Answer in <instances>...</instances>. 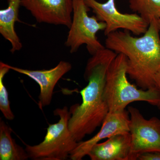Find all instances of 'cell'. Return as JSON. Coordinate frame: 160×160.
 I'll return each instance as SVG.
<instances>
[{"mask_svg":"<svg viewBox=\"0 0 160 160\" xmlns=\"http://www.w3.org/2000/svg\"><path fill=\"white\" fill-rule=\"evenodd\" d=\"M117 53L107 48L92 55L86 65L84 77L87 86L80 91L82 103L72 106L69 127L78 142L102 126L109 110L104 97L106 76Z\"/></svg>","mask_w":160,"mask_h":160,"instance_id":"cell-1","label":"cell"},{"mask_svg":"<svg viewBox=\"0 0 160 160\" xmlns=\"http://www.w3.org/2000/svg\"><path fill=\"white\" fill-rule=\"evenodd\" d=\"M160 32L158 20L149 22L142 36L117 30L106 36L105 47L127 59V74L141 89L155 87L154 78L160 70Z\"/></svg>","mask_w":160,"mask_h":160,"instance_id":"cell-2","label":"cell"},{"mask_svg":"<svg viewBox=\"0 0 160 160\" xmlns=\"http://www.w3.org/2000/svg\"><path fill=\"white\" fill-rule=\"evenodd\" d=\"M127 68V59L122 53L118 54L109 66L104 91L109 112H122L130 103L135 102H146L157 106L160 99L157 88L138 89L128 80Z\"/></svg>","mask_w":160,"mask_h":160,"instance_id":"cell-3","label":"cell"},{"mask_svg":"<svg viewBox=\"0 0 160 160\" xmlns=\"http://www.w3.org/2000/svg\"><path fill=\"white\" fill-rule=\"evenodd\" d=\"M53 113L60 119L58 122L49 125L43 142L32 146L25 144V149L32 160H66L77 146L78 142L69 129L71 113L67 106L56 109Z\"/></svg>","mask_w":160,"mask_h":160,"instance_id":"cell-4","label":"cell"},{"mask_svg":"<svg viewBox=\"0 0 160 160\" xmlns=\"http://www.w3.org/2000/svg\"><path fill=\"white\" fill-rule=\"evenodd\" d=\"M89 10L85 0H73L72 21L65 42L70 53L76 52L83 45H86L91 55L105 48L98 40L96 34L105 30L106 23L98 21L95 16L89 17Z\"/></svg>","mask_w":160,"mask_h":160,"instance_id":"cell-5","label":"cell"},{"mask_svg":"<svg viewBox=\"0 0 160 160\" xmlns=\"http://www.w3.org/2000/svg\"><path fill=\"white\" fill-rule=\"evenodd\" d=\"M98 21L106 25L104 34L107 36L119 29H124L135 35L143 34L148 29L149 23L137 13H123L118 10L115 0H107L101 3L96 0H85Z\"/></svg>","mask_w":160,"mask_h":160,"instance_id":"cell-6","label":"cell"},{"mask_svg":"<svg viewBox=\"0 0 160 160\" xmlns=\"http://www.w3.org/2000/svg\"><path fill=\"white\" fill-rule=\"evenodd\" d=\"M129 133L131 135L132 160L146 152H160V119L152 117L146 119L139 110L129 106Z\"/></svg>","mask_w":160,"mask_h":160,"instance_id":"cell-7","label":"cell"},{"mask_svg":"<svg viewBox=\"0 0 160 160\" xmlns=\"http://www.w3.org/2000/svg\"><path fill=\"white\" fill-rule=\"evenodd\" d=\"M21 6L30 12L37 22L69 28L73 0H21Z\"/></svg>","mask_w":160,"mask_h":160,"instance_id":"cell-8","label":"cell"},{"mask_svg":"<svg viewBox=\"0 0 160 160\" xmlns=\"http://www.w3.org/2000/svg\"><path fill=\"white\" fill-rule=\"evenodd\" d=\"M129 112L126 111L120 113L109 112L97 134L90 139L78 143L69 155L70 159L82 160L100 141L115 135L129 132Z\"/></svg>","mask_w":160,"mask_h":160,"instance_id":"cell-9","label":"cell"},{"mask_svg":"<svg viewBox=\"0 0 160 160\" xmlns=\"http://www.w3.org/2000/svg\"><path fill=\"white\" fill-rule=\"evenodd\" d=\"M7 66L10 70L27 76L39 85L40 93L38 105L41 109L50 105L55 86L60 79L72 69L71 64L65 61H61L54 68L42 70L22 69L8 64Z\"/></svg>","mask_w":160,"mask_h":160,"instance_id":"cell-10","label":"cell"},{"mask_svg":"<svg viewBox=\"0 0 160 160\" xmlns=\"http://www.w3.org/2000/svg\"><path fill=\"white\" fill-rule=\"evenodd\" d=\"M129 132L112 136L95 145L88 155L91 160H132Z\"/></svg>","mask_w":160,"mask_h":160,"instance_id":"cell-11","label":"cell"},{"mask_svg":"<svg viewBox=\"0 0 160 160\" xmlns=\"http://www.w3.org/2000/svg\"><path fill=\"white\" fill-rule=\"evenodd\" d=\"M8 3L6 9L0 10V33L10 43V52L13 53L22 48L21 40L15 29V23L21 22L18 14L21 0H8Z\"/></svg>","mask_w":160,"mask_h":160,"instance_id":"cell-12","label":"cell"},{"mask_svg":"<svg viewBox=\"0 0 160 160\" xmlns=\"http://www.w3.org/2000/svg\"><path fill=\"white\" fill-rule=\"evenodd\" d=\"M12 129L0 121V160H26L29 158L26 149L16 142L11 136Z\"/></svg>","mask_w":160,"mask_h":160,"instance_id":"cell-13","label":"cell"},{"mask_svg":"<svg viewBox=\"0 0 160 160\" xmlns=\"http://www.w3.org/2000/svg\"><path fill=\"white\" fill-rule=\"evenodd\" d=\"M129 6L149 23L160 17V0H129Z\"/></svg>","mask_w":160,"mask_h":160,"instance_id":"cell-14","label":"cell"},{"mask_svg":"<svg viewBox=\"0 0 160 160\" xmlns=\"http://www.w3.org/2000/svg\"><path fill=\"white\" fill-rule=\"evenodd\" d=\"M9 70L7 64L0 62V110L6 119L11 121L14 118V115L10 108L9 94L3 82L4 77Z\"/></svg>","mask_w":160,"mask_h":160,"instance_id":"cell-15","label":"cell"},{"mask_svg":"<svg viewBox=\"0 0 160 160\" xmlns=\"http://www.w3.org/2000/svg\"><path fill=\"white\" fill-rule=\"evenodd\" d=\"M138 160H160V152H146L139 155Z\"/></svg>","mask_w":160,"mask_h":160,"instance_id":"cell-16","label":"cell"},{"mask_svg":"<svg viewBox=\"0 0 160 160\" xmlns=\"http://www.w3.org/2000/svg\"><path fill=\"white\" fill-rule=\"evenodd\" d=\"M154 81L155 87L157 88L159 92L160 99L157 106L158 109L160 110V70L156 75L154 78Z\"/></svg>","mask_w":160,"mask_h":160,"instance_id":"cell-17","label":"cell"},{"mask_svg":"<svg viewBox=\"0 0 160 160\" xmlns=\"http://www.w3.org/2000/svg\"><path fill=\"white\" fill-rule=\"evenodd\" d=\"M158 22L160 30V17L159 18L158 20Z\"/></svg>","mask_w":160,"mask_h":160,"instance_id":"cell-18","label":"cell"}]
</instances>
